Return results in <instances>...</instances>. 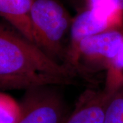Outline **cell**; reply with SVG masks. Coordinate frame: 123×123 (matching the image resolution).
<instances>
[{"label":"cell","instance_id":"cell-1","mask_svg":"<svg viewBox=\"0 0 123 123\" xmlns=\"http://www.w3.org/2000/svg\"><path fill=\"white\" fill-rule=\"evenodd\" d=\"M73 68L60 64L17 31L0 26V89L27 90L75 84Z\"/></svg>","mask_w":123,"mask_h":123},{"label":"cell","instance_id":"cell-2","mask_svg":"<svg viewBox=\"0 0 123 123\" xmlns=\"http://www.w3.org/2000/svg\"><path fill=\"white\" fill-rule=\"evenodd\" d=\"M31 17L36 44L53 60L65 62L63 39L73 21L67 10L55 0H34Z\"/></svg>","mask_w":123,"mask_h":123},{"label":"cell","instance_id":"cell-3","mask_svg":"<svg viewBox=\"0 0 123 123\" xmlns=\"http://www.w3.org/2000/svg\"><path fill=\"white\" fill-rule=\"evenodd\" d=\"M123 43V28L112 29L90 36L79 43L66 64L84 78L105 70Z\"/></svg>","mask_w":123,"mask_h":123},{"label":"cell","instance_id":"cell-4","mask_svg":"<svg viewBox=\"0 0 123 123\" xmlns=\"http://www.w3.org/2000/svg\"><path fill=\"white\" fill-rule=\"evenodd\" d=\"M123 11L112 4L83 9L74 17L70 30V44L64 64L73 56L79 43L85 38L105 31L123 28Z\"/></svg>","mask_w":123,"mask_h":123},{"label":"cell","instance_id":"cell-5","mask_svg":"<svg viewBox=\"0 0 123 123\" xmlns=\"http://www.w3.org/2000/svg\"><path fill=\"white\" fill-rule=\"evenodd\" d=\"M21 105L17 123H64V104L57 93L44 87L27 91Z\"/></svg>","mask_w":123,"mask_h":123},{"label":"cell","instance_id":"cell-6","mask_svg":"<svg viewBox=\"0 0 123 123\" xmlns=\"http://www.w3.org/2000/svg\"><path fill=\"white\" fill-rule=\"evenodd\" d=\"M115 92L104 88L84 92L64 123H104L106 111Z\"/></svg>","mask_w":123,"mask_h":123},{"label":"cell","instance_id":"cell-7","mask_svg":"<svg viewBox=\"0 0 123 123\" xmlns=\"http://www.w3.org/2000/svg\"><path fill=\"white\" fill-rule=\"evenodd\" d=\"M34 1L0 0V14L21 35L36 44L31 17Z\"/></svg>","mask_w":123,"mask_h":123},{"label":"cell","instance_id":"cell-8","mask_svg":"<svg viewBox=\"0 0 123 123\" xmlns=\"http://www.w3.org/2000/svg\"><path fill=\"white\" fill-rule=\"evenodd\" d=\"M123 86V43L106 71L104 88L116 92Z\"/></svg>","mask_w":123,"mask_h":123},{"label":"cell","instance_id":"cell-9","mask_svg":"<svg viewBox=\"0 0 123 123\" xmlns=\"http://www.w3.org/2000/svg\"><path fill=\"white\" fill-rule=\"evenodd\" d=\"M21 114V105L4 92L0 94V123H17Z\"/></svg>","mask_w":123,"mask_h":123},{"label":"cell","instance_id":"cell-10","mask_svg":"<svg viewBox=\"0 0 123 123\" xmlns=\"http://www.w3.org/2000/svg\"><path fill=\"white\" fill-rule=\"evenodd\" d=\"M104 123H123V86L115 92L111 99Z\"/></svg>","mask_w":123,"mask_h":123},{"label":"cell","instance_id":"cell-11","mask_svg":"<svg viewBox=\"0 0 123 123\" xmlns=\"http://www.w3.org/2000/svg\"><path fill=\"white\" fill-rule=\"evenodd\" d=\"M79 12L83 9L105 4H113L123 11V0H68Z\"/></svg>","mask_w":123,"mask_h":123}]
</instances>
